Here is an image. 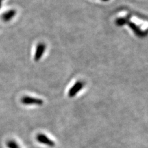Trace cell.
Segmentation results:
<instances>
[{"label":"cell","mask_w":148,"mask_h":148,"mask_svg":"<svg viewBox=\"0 0 148 148\" xmlns=\"http://www.w3.org/2000/svg\"><path fill=\"white\" fill-rule=\"evenodd\" d=\"M21 103L24 105H36L42 106L43 104V101L39 98H34L31 96H24L21 98Z\"/></svg>","instance_id":"6da1fadb"},{"label":"cell","mask_w":148,"mask_h":148,"mask_svg":"<svg viewBox=\"0 0 148 148\" xmlns=\"http://www.w3.org/2000/svg\"><path fill=\"white\" fill-rule=\"evenodd\" d=\"M127 25L132 29L133 33L137 36L140 37V38H144V37L148 35V29L146 30H143L140 27L138 26L135 23L129 22Z\"/></svg>","instance_id":"7a4b0ae2"},{"label":"cell","mask_w":148,"mask_h":148,"mask_svg":"<svg viewBox=\"0 0 148 148\" xmlns=\"http://www.w3.org/2000/svg\"><path fill=\"white\" fill-rule=\"evenodd\" d=\"M85 85V83L82 81H78L75 84H74L69 90L68 92V96L69 98H73L75 96L79 91L82 90V89Z\"/></svg>","instance_id":"3957f363"},{"label":"cell","mask_w":148,"mask_h":148,"mask_svg":"<svg viewBox=\"0 0 148 148\" xmlns=\"http://www.w3.org/2000/svg\"><path fill=\"white\" fill-rule=\"evenodd\" d=\"M46 48V46L43 43H40L38 44L36 48V51L34 56L35 61L38 62L41 59L43 56L44 53L45 52Z\"/></svg>","instance_id":"277c9868"},{"label":"cell","mask_w":148,"mask_h":148,"mask_svg":"<svg viewBox=\"0 0 148 148\" xmlns=\"http://www.w3.org/2000/svg\"><path fill=\"white\" fill-rule=\"evenodd\" d=\"M36 140L40 143L45 145L49 147H54L55 146V143L49 139L47 136H46L43 134H38L36 136Z\"/></svg>","instance_id":"5b68a950"},{"label":"cell","mask_w":148,"mask_h":148,"mask_svg":"<svg viewBox=\"0 0 148 148\" xmlns=\"http://www.w3.org/2000/svg\"><path fill=\"white\" fill-rule=\"evenodd\" d=\"M17 11L15 10V9H11L5 13L3 14V15L1 16V18L3 22H9L10 21L12 18L14 17L16 15Z\"/></svg>","instance_id":"8992f818"},{"label":"cell","mask_w":148,"mask_h":148,"mask_svg":"<svg viewBox=\"0 0 148 148\" xmlns=\"http://www.w3.org/2000/svg\"><path fill=\"white\" fill-rule=\"evenodd\" d=\"M130 16H128L125 17L118 18L115 21V24L119 27H122L126 24H128V22H130Z\"/></svg>","instance_id":"52a82bcc"},{"label":"cell","mask_w":148,"mask_h":148,"mask_svg":"<svg viewBox=\"0 0 148 148\" xmlns=\"http://www.w3.org/2000/svg\"><path fill=\"white\" fill-rule=\"evenodd\" d=\"M7 146L8 148H21L17 145V143L14 140H10L8 141Z\"/></svg>","instance_id":"ba28073f"},{"label":"cell","mask_w":148,"mask_h":148,"mask_svg":"<svg viewBox=\"0 0 148 148\" xmlns=\"http://www.w3.org/2000/svg\"><path fill=\"white\" fill-rule=\"evenodd\" d=\"M3 0H0V8H1V4H2V3H3Z\"/></svg>","instance_id":"9c48e42d"},{"label":"cell","mask_w":148,"mask_h":148,"mask_svg":"<svg viewBox=\"0 0 148 148\" xmlns=\"http://www.w3.org/2000/svg\"><path fill=\"white\" fill-rule=\"evenodd\" d=\"M102 1H109V0H102Z\"/></svg>","instance_id":"30bf717a"}]
</instances>
